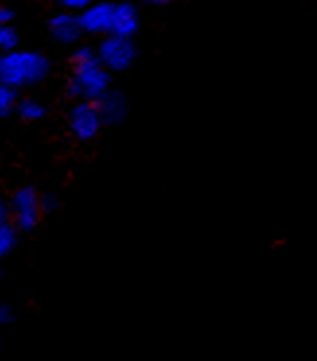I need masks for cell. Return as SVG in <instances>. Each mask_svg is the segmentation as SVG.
<instances>
[{
    "instance_id": "cell-13",
    "label": "cell",
    "mask_w": 317,
    "mask_h": 361,
    "mask_svg": "<svg viewBox=\"0 0 317 361\" xmlns=\"http://www.w3.org/2000/svg\"><path fill=\"white\" fill-rule=\"evenodd\" d=\"M18 47V32L12 25H0V51L8 53Z\"/></svg>"
},
{
    "instance_id": "cell-10",
    "label": "cell",
    "mask_w": 317,
    "mask_h": 361,
    "mask_svg": "<svg viewBox=\"0 0 317 361\" xmlns=\"http://www.w3.org/2000/svg\"><path fill=\"white\" fill-rule=\"evenodd\" d=\"M16 115L25 123H35V121H41V118L47 115V109L45 105L33 97H20V103L16 107Z\"/></svg>"
},
{
    "instance_id": "cell-8",
    "label": "cell",
    "mask_w": 317,
    "mask_h": 361,
    "mask_svg": "<svg viewBox=\"0 0 317 361\" xmlns=\"http://www.w3.org/2000/svg\"><path fill=\"white\" fill-rule=\"evenodd\" d=\"M97 109L102 113L103 125H121L128 115V102L119 90H112L97 102Z\"/></svg>"
},
{
    "instance_id": "cell-6",
    "label": "cell",
    "mask_w": 317,
    "mask_h": 361,
    "mask_svg": "<svg viewBox=\"0 0 317 361\" xmlns=\"http://www.w3.org/2000/svg\"><path fill=\"white\" fill-rule=\"evenodd\" d=\"M113 16H115V4L113 2H94L92 6H88L82 14H78L80 25L88 35H112L113 33Z\"/></svg>"
},
{
    "instance_id": "cell-7",
    "label": "cell",
    "mask_w": 317,
    "mask_h": 361,
    "mask_svg": "<svg viewBox=\"0 0 317 361\" xmlns=\"http://www.w3.org/2000/svg\"><path fill=\"white\" fill-rule=\"evenodd\" d=\"M49 33L61 45H74L84 35V30L80 25L78 14L61 12L49 20Z\"/></svg>"
},
{
    "instance_id": "cell-17",
    "label": "cell",
    "mask_w": 317,
    "mask_h": 361,
    "mask_svg": "<svg viewBox=\"0 0 317 361\" xmlns=\"http://www.w3.org/2000/svg\"><path fill=\"white\" fill-rule=\"evenodd\" d=\"M12 221V214H10V202H6L4 198H0V224Z\"/></svg>"
},
{
    "instance_id": "cell-1",
    "label": "cell",
    "mask_w": 317,
    "mask_h": 361,
    "mask_svg": "<svg viewBox=\"0 0 317 361\" xmlns=\"http://www.w3.org/2000/svg\"><path fill=\"white\" fill-rule=\"evenodd\" d=\"M109 92H112V72L100 63L95 49H76L72 53V76L66 84V94L76 102L97 103Z\"/></svg>"
},
{
    "instance_id": "cell-14",
    "label": "cell",
    "mask_w": 317,
    "mask_h": 361,
    "mask_svg": "<svg viewBox=\"0 0 317 361\" xmlns=\"http://www.w3.org/2000/svg\"><path fill=\"white\" fill-rule=\"evenodd\" d=\"M94 2L95 0H56V4L64 8V12H71V14H82Z\"/></svg>"
},
{
    "instance_id": "cell-3",
    "label": "cell",
    "mask_w": 317,
    "mask_h": 361,
    "mask_svg": "<svg viewBox=\"0 0 317 361\" xmlns=\"http://www.w3.org/2000/svg\"><path fill=\"white\" fill-rule=\"evenodd\" d=\"M10 214H12V224L16 226L18 231L30 233L40 226L43 214L41 206V195L33 187H20V189L10 198Z\"/></svg>"
},
{
    "instance_id": "cell-15",
    "label": "cell",
    "mask_w": 317,
    "mask_h": 361,
    "mask_svg": "<svg viewBox=\"0 0 317 361\" xmlns=\"http://www.w3.org/2000/svg\"><path fill=\"white\" fill-rule=\"evenodd\" d=\"M16 319V314H14V309L10 305H4V303H0V326H8L12 324Z\"/></svg>"
},
{
    "instance_id": "cell-4",
    "label": "cell",
    "mask_w": 317,
    "mask_h": 361,
    "mask_svg": "<svg viewBox=\"0 0 317 361\" xmlns=\"http://www.w3.org/2000/svg\"><path fill=\"white\" fill-rule=\"evenodd\" d=\"M95 53H97L100 63L109 72H125L135 64L138 49L133 39L112 33V35L102 37L100 45L95 47Z\"/></svg>"
},
{
    "instance_id": "cell-19",
    "label": "cell",
    "mask_w": 317,
    "mask_h": 361,
    "mask_svg": "<svg viewBox=\"0 0 317 361\" xmlns=\"http://www.w3.org/2000/svg\"><path fill=\"white\" fill-rule=\"evenodd\" d=\"M146 4H152V6H164V4H169L172 0H143Z\"/></svg>"
},
{
    "instance_id": "cell-5",
    "label": "cell",
    "mask_w": 317,
    "mask_h": 361,
    "mask_svg": "<svg viewBox=\"0 0 317 361\" xmlns=\"http://www.w3.org/2000/svg\"><path fill=\"white\" fill-rule=\"evenodd\" d=\"M68 126L74 138L80 142L94 140L102 133L103 118L97 109V103L76 102L68 111Z\"/></svg>"
},
{
    "instance_id": "cell-18",
    "label": "cell",
    "mask_w": 317,
    "mask_h": 361,
    "mask_svg": "<svg viewBox=\"0 0 317 361\" xmlns=\"http://www.w3.org/2000/svg\"><path fill=\"white\" fill-rule=\"evenodd\" d=\"M12 18H14V12L8 6H2L0 4V25H10Z\"/></svg>"
},
{
    "instance_id": "cell-12",
    "label": "cell",
    "mask_w": 317,
    "mask_h": 361,
    "mask_svg": "<svg viewBox=\"0 0 317 361\" xmlns=\"http://www.w3.org/2000/svg\"><path fill=\"white\" fill-rule=\"evenodd\" d=\"M18 103H20V92H16L14 87L0 84V118L14 115Z\"/></svg>"
},
{
    "instance_id": "cell-16",
    "label": "cell",
    "mask_w": 317,
    "mask_h": 361,
    "mask_svg": "<svg viewBox=\"0 0 317 361\" xmlns=\"http://www.w3.org/2000/svg\"><path fill=\"white\" fill-rule=\"evenodd\" d=\"M41 206H43V214L55 212L59 208V198L55 195H41Z\"/></svg>"
},
{
    "instance_id": "cell-2",
    "label": "cell",
    "mask_w": 317,
    "mask_h": 361,
    "mask_svg": "<svg viewBox=\"0 0 317 361\" xmlns=\"http://www.w3.org/2000/svg\"><path fill=\"white\" fill-rule=\"evenodd\" d=\"M51 74V61L40 51L14 49L0 55V84L16 92L41 84Z\"/></svg>"
},
{
    "instance_id": "cell-9",
    "label": "cell",
    "mask_w": 317,
    "mask_h": 361,
    "mask_svg": "<svg viewBox=\"0 0 317 361\" xmlns=\"http://www.w3.org/2000/svg\"><path fill=\"white\" fill-rule=\"evenodd\" d=\"M140 30V14L138 8L131 2L115 4V16H113V33L121 37L133 39L136 32Z\"/></svg>"
},
{
    "instance_id": "cell-11",
    "label": "cell",
    "mask_w": 317,
    "mask_h": 361,
    "mask_svg": "<svg viewBox=\"0 0 317 361\" xmlns=\"http://www.w3.org/2000/svg\"><path fill=\"white\" fill-rule=\"evenodd\" d=\"M18 231L16 226L12 221L0 224V259L8 257L10 252L16 249L18 245Z\"/></svg>"
}]
</instances>
